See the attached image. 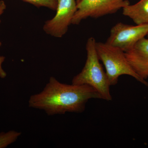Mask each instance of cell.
I'll return each instance as SVG.
<instances>
[{
	"mask_svg": "<svg viewBox=\"0 0 148 148\" xmlns=\"http://www.w3.org/2000/svg\"><path fill=\"white\" fill-rule=\"evenodd\" d=\"M91 99H101L98 92L87 85L61 83L51 77L43 90L31 96L29 107L43 110L48 115L82 113Z\"/></svg>",
	"mask_w": 148,
	"mask_h": 148,
	"instance_id": "1",
	"label": "cell"
},
{
	"mask_svg": "<svg viewBox=\"0 0 148 148\" xmlns=\"http://www.w3.org/2000/svg\"><path fill=\"white\" fill-rule=\"evenodd\" d=\"M96 41L93 37L87 40L86 45L87 58L80 73L74 77L72 84L87 85L93 88L99 93L101 99L112 101L110 85L108 77L100 62L96 51Z\"/></svg>",
	"mask_w": 148,
	"mask_h": 148,
	"instance_id": "2",
	"label": "cell"
},
{
	"mask_svg": "<svg viewBox=\"0 0 148 148\" xmlns=\"http://www.w3.org/2000/svg\"><path fill=\"white\" fill-rule=\"evenodd\" d=\"M95 47L98 58L106 68L110 85H115L121 76L127 75L148 86V83L141 78L132 69L123 51L106 42H96Z\"/></svg>",
	"mask_w": 148,
	"mask_h": 148,
	"instance_id": "3",
	"label": "cell"
},
{
	"mask_svg": "<svg viewBox=\"0 0 148 148\" xmlns=\"http://www.w3.org/2000/svg\"><path fill=\"white\" fill-rule=\"evenodd\" d=\"M129 4L127 0H79L72 24L78 25L89 17L98 18L112 14Z\"/></svg>",
	"mask_w": 148,
	"mask_h": 148,
	"instance_id": "4",
	"label": "cell"
},
{
	"mask_svg": "<svg viewBox=\"0 0 148 148\" xmlns=\"http://www.w3.org/2000/svg\"><path fill=\"white\" fill-rule=\"evenodd\" d=\"M148 34V24L133 26L119 22L112 27L106 42L125 52Z\"/></svg>",
	"mask_w": 148,
	"mask_h": 148,
	"instance_id": "5",
	"label": "cell"
},
{
	"mask_svg": "<svg viewBox=\"0 0 148 148\" xmlns=\"http://www.w3.org/2000/svg\"><path fill=\"white\" fill-rule=\"evenodd\" d=\"M77 9V0H58L55 16L45 22L44 32L55 38L64 36L72 24Z\"/></svg>",
	"mask_w": 148,
	"mask_h": 148,
	"instance_id": "6",
	"label": "cell"
},
{
	"mask_svg": "<svg viewBox=\"0 0 148 148\" xmlns=\"http://www.w3.org/2000/svg\"><path fill=\"white\" fill-rule=\"evenodd\" d=\"M125 53L134 71L146 80L148 77V38H143Z\"/></svg>",
	"mask_w": 148,
	"mask_h": 148,
	"instance_id": "7",
	"label": "cell"
},
{
	"mask_svg": "<svg viewBox=\"0 0 148 148\" xmlns=\"http://www.w3.org/2000/svg\"><path fill=\"white\" fill-rule=\"evenodd\" d=\"M123 14L131 18L136 25L148 24V0H140L135 4L125 6Z\"/></svg>",
	"mask_w": 148,
	"mask_h": 148,
	"instance_id": "8",
	"label": "cell"
},
{
	"mask_svg": "<svg viewBox=\"0 0 148 148\" xmlns=\"http://www.w3.org/2000/svg\"><path fill=\"white\" fill-rule=\"evenodd\" d=\"M21 135L20 132L10 130L7 132L0 133V148L7 147L17 140Z\"/></svg>",
	"mask_w": 148,
	"mask_h": 148,
	"instance_id": "9",
	"label": "cell"
},
{
	"mask_svg": "<svg viewBox=\"0 0 148 148\" xmlns=\"http://www.w3.org/2000/svg\"><path fill=\"white\" fill-rule=\"evenodd\" d=\"M37 7H45L56 11L58 5V0H21Z\"/></svg>",
	"mask_w": 148,
	"mask_h": 148,
	"instance_id": "10",
	"label": "cell"
},
{
	"mask_svg": "<svg viewBox=\"0 0 148 148\" xmlns=\"http://www.w3.org/2000/svg\"><path fill=\"white\" fill-rule=\"evenodd\" d=\"M2 43L0 40V47ZM5 59V57L0 56V77L1 78H5L7 76L6 73L2 68V64Z\"/></svg>",
	"mask_w": 148,
	"mask_h": 148,
	"instance_id": "11",
	"label": "cell"
},
{
	"mask_svg": "<svg viewBox=\"0 0 148 148\" xmlns=\"http://www.w3.org/2000/svg\"><path fill=\"white\" fill-rule=\"evenodd\" d=\"M6 9V5L4 1H3V0L0 1V16H1L5 12ZM1 21L0 19V24H1Z\"/></svg>",
	"mask_w": 148,
	"mask_h": 148,
	"instance_id": "12",
	"label": "cell"
},
{
	"mask_svg": "<svg viewBox=\"0 0 148 148\" xmlns=\"http://www.w3.org/2000/svg\"><path fill=\"white\" fill-rule=\"evenodd\" d=\"M78 1V0H77V1Z\"/></svg>",
	"mask_w": 148,
	"mask_h": 148,
	"instance_id": "13",
	"label": "cell"
},
{
	"mask_svg": "<svg viewBox=\"0 0 148 148\" xmlns=\"http://www.w3.org/2000/svg\"><path fill=\"white\" fill-rule=\"evenodd\" d=\"M147 36H148V34Z\"/></svg>",
	"mask_w": 148,
	"mask_h": 148,
	"instance_id": "14",
	"label": "cell"
},
{
	"mask_svg": "<svg viewBox=\"0 0 148 148\" xmlns=\"http://www.w3.org/2000/svg\"><path fill=\"white\" fill-rule=\"evenodd\" d=\"M78 1H79V0H78Z\"/></svg>",
	"mask_w": 148,
	"mask_h": 148,
	"instance_id": "15",
	"label": "cell"
}]
</instances>
